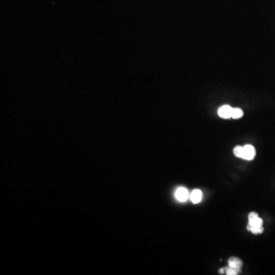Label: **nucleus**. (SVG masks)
Returning <instances> with one entry per match:
<instances>
[{
    "mask_svg": "<svg viewBox=\"0 0 275 275\" xmlns=\"http://www.w3.org/2000/svg\"><path fill=\"white\" fill-rule=\"evenodd\" d=\"M263 220L259 217L256 213H251L249 216V225L247 229L249 231H251L253 234H261L264 232V229L262 227Z\"/></svg>",
    "mask_w": 275,
    "mask_h": 275,
    "instance_id": "nucleus-1",
    "label": "nucleus"
},
{
    "mask_svg": "<svg viewBox=\"0 0 275 275\" xmlns=\"http://www.w3.org/2000/svg\"><path fill=\"white\" fill-rule=\"evenodd\" d=\"M256 154V149L253 145H246L243 147V158H242L247 160V161H252L254 159Z\"/></svg>",
    "mask_w": 275,
    "mask_h": 275,
    "instance_id": "nucleus-2",
    "label": "nucleus"
},
{
    "mask_svg": "<svg viewBox=\"0 0 275 275\" xmlns=\"http://www.w3.org/2000/svg\"><path fill=\"white\" fill-rule=\"evenodd\" d=\"M175 197L180 202H186L189 198V192L184 187H180L175 192Z\"/></svg>",
    "mask_w": 275,
    "mask_h": 275,
    "instance_id": "nucleus-3",
    "label": "nucleus"
},
{
    "mask_svg": "<svg viewBox=\"0 0 275 275\" xmlns=\"http://www.w3.org/2000/svg\"><path fill=\"white\" fill-rule=\"evenodd\" d=\"M233 109V108H232L230 106H228V105L221 106L218 110L219 116L223 118V119H230V118H232Z\"/></svg>",
    "mask_w": 275,
    "mask_h": 275,
    "instance_id": "nucleus-4",
    "label": "nucleus"
},
{
    "mask_svg": "<svg viewBox=\"0 0 275 275\" xmlns=\"http://www.w3.org/2000/svg\"><path fill=\"white\" fill-rule=\"evenodd\" d=\"M229 267L233 268L235 270L240 272L243 266V262L238 258L233 257L229 259Z\"/></svg>",
    "mask_w": 275,
    "mask_h": 275,
    "instance_id": "nucleus-5",
    "label": "nucleus"
},
{
    "mask_svg": "<svg viewBox=\"0 0 275 275\" xmlns=\"http://www.w3.org/2000/svg\"><path fill=\"white\" fill-rule=\"evenodd\" d=\"M202 196L201 191L194 190L190 195V199H191V202L194 203V204H197L201 202V200H202Z\"/></svg>",
    "mask_w": 275,
    "mask_h": 275,
    "instance_id": "nucleus-6",
    "label": "nucleus"
},
{
    "mask_svg": "<svg viewBox=\"0 0 275 275\" xmlns=\"http://www.w3.org/2000/svg\"><path fill=\"white\" fill-rule=\"evenodd\" d=\"M243 111L240 108H233V113H232V118L233 119H237L243 117Z\"/></svg>",
    "mask_w": 275,
    "mask_h": 275,
    "instance_id": "nucleus-7",
    "label": "nucleus"
},
{
    "mask_svg": "<svg viewBox=\"0 0 275 275\" xmlns=\"http://www.w3.org/2000/svg\"><path fill=\"white\" fill-rule=\"evenodd\" d=\"M234 155H236L237 158H243V147L237 146L234 148Z\"/></svg>",
    "mask_w": 275,
    "mask_h": 275,
    "instance_id": "nucleus-8",
    "label": "nucleus"
},
{
    "mask_svg": "<svg viewBox=\"0 0 275 275\" xmlns=\"http://www.w3.org/2000/svg\"><path fill=\"white\" fill-rule=\"evenodd\" d=\"M226 274L228 275H238V272L228 266V268H226Z\"/></svg>",
    "mask_w": 275,
    "mask_h": 275,
    "instance_id": "nucleus-9",
    "label": "nucleus"
}]
</instances>
